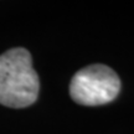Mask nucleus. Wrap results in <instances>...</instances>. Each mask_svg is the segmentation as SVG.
<instances>
[{
  "instance_id": "1",
  "label": "nucleus",
  "mask_w": 134,
  "mask_h": 134,
  "mask_svg": "<svg viewBox=\"0 0 134 134\" xmlns=\"http://www.w3.org/2000/svg\"><path fill=\"white\" fill-rule=\"evenodd\" d=\"M38 91L37 72L26 48L14 47L0 55V104L26 108L36 102Z\"/></svg>"
},
{
  "instance_id": "2",
  "label": "nucleus",
  "mask_w": 134,
  "mask_h": 134,
  "mask_svg": "<svg viewBox=\"0 0 134 134\" xmlns=\"http://www.w3.org/2000/svg\"><path fill=\"white\" fill-rule=\"evenodd\" d=\"M120 92V80L110 67L94 63L77 71L70 83V96L81 105L110 103Z\"/></svg>"
}]
</instances>
